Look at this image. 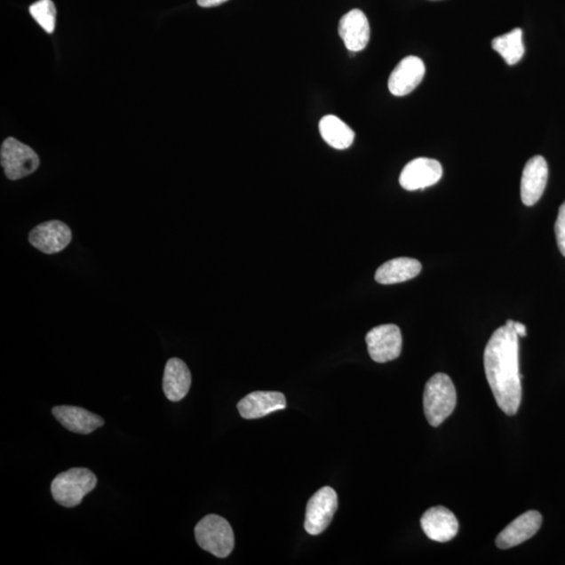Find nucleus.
Instances as JSON below:
<instances>
[{
	"instance_id": "f257e3e1",
	"label": "nucleus",
	"mask_w": 565,
	"mask_h": 565,
	"mask_svg": "<svg viewBox=\"0 0 565 565\" xmlns=\"http://www.w3.org/2000/svg\"><path fill=\"white\" fill-rule=\"evenodd\" d=\"M514 321L493 332L484 352V367L498 408L514 416L520 410L522 388L520 374V343L513 329Z\"/></svg>"
},
{
	"instance_id": "f03ea898",
	"label": "nucleus",
	"mask_w": 565,
	"mask_h": 565,
	"mask_svg": "<svg viewBox=\"0 0 565 565\" xmlns=\"http://www.w3.org/2000/svg\"><path fill=\"white\" fill-rule=\"evenodd\" d=\"M457 391L449 375L434 374L426 382L423 394L424 414L429 424L438 427L455 410Z\"/></svg>"
},
{
	"instance_id": "7ed1b4c3",
	"label": "nucleus",
	"mask_w": 565,
	"mask_h": 565,
	"mask_svg": "<svg viewBox=\"0 0 565 565\" xmlns=\"http://www.w3.org/2000/svg\"><path fill=\"white\" fill-rule=\"evenodd\" d=\"M97 482V476L90 469L72 468L52 481V496L63 507L74 508L96 488Z\"/></svg>"
},
{
	"instance_id": "20e7f679",
	"label": "nucleus",
	"mask_w": 565,
	"mask_h": 565,
	"mask_svg": "<svg viewBox=\"0 0 565 565\" xmlns=\"http://www.w3.org/2000/svg\"><path fill=\"white\" fill-rule=\"evenodd\" d=\"M195 538L202 549L218 558H227L234 550L233 529L219 515L210 514L203 517L195 528Z\"/></svg>"
},
{
	"instance_id": "39448f33",
	"label": "nucleus",
	"mask_w": 565,
	"mask_h": 565,
	"mask_svg": "<svg viewBox=\"0 0 565 565\" xmlns=\"http://www.w3.org/2000/svg\"><path fill=\"white\" fill-rule=\"evenodd\" d=\"M4 174L11 180H19L31 175L39 168L37 153L31 147L14 138L5 139L0 151Z\"/></svg>"
},
{
	"instance_id": "423d86ee",
	"label": "nucleus",
	"mask_w": 565,
	"mask_h": 565,
	"mask_svg": "<svg viewBox=\"0 0 565 565\" xmlns=\"http://www.w3.org/2000/svg\"><path fill=\"white\" fill-rule=\"evenodd\" d=\"M338 508V494L331 487H323L309 499L306 508L305 529L310 535H319L331 523Z\"/></svg>"
},
{
	"instance_id": "0eeeda50",
	"label": "nucleus",
	"mask_w": 565,
	"mask_h": 565,
	"mask_svg": "<svg viewBox=\"0 0 565 565\" xmlns=\"http://www.w3.org/2000/svg\"><path fill=\"white\" fill-rule=\"evenodd\" d=\"M366 341L369 354L375 362L395 361L402 354V334L393 323L373 328L367 334Z\"/></svg>"
},
{
	"instance_id": "6e6552de",
	"label": "nucleus",
	"mask_w": 565,
	"mask_h": 565,
	"mask_svg": "<svg viewBox=\"0 0 565 565\" xmlns=\"http://www.w3.org/2000/svg\"><path fill=\"white\" fill-rule=\"evenodd\" d=\"M442 176L443 168L438 161L419 157L406 164L399 182L404 190L417 191L438 184Z\"/></svg>"
},
{
	"instance_id": "1a4fd4ad",
	"label": "nucleus",
	"mask_w": 565,
	"mask_h": 565,
	"mask_svg": "<svg viewBox=\"0 0 565 565\" xmlns=\"http://www.w3.org/2000/svg\"><path fill=\"white\" fill-rule=\"evenodd\" d=\"M72 238L70 228L66 223L58 220L41 223L28 235L29 243L46 255H54L66 250Z\"/></svg>"
},
{
	"instance_id": "9d476101",
	"label": "nucleus",
	"mask_w": 565,
	"mask_h": 565,
	"mask_svg": "<svg viewBox=\"0 0 565 565\" xmlns=\"http://www.w3.org/2000/svg\"><path fill=\"white\" fill-rule=\"evenodd\" d=\"M547 179H549V167L545 157L537 155L529 160L523 169L521 184L523 204L532 207L539 202L545 190Z\"/></svg>"
},
{
	"instance_id": "9b49d317",
	"label": "nucleus",
	"mask_w": 565,
	"mask_h": 565,
	"mask_svg": "<svg viewBox=\"0 0 565 565\" xmlns=\"http://www.w3.org/2000/svg\"><path fill=\"white\" fill-rule=\"evenodd\" d=\"M543 523V516L537 511H528L518 516L498 534L496 540L500 550H508L532 538Z\"/></svg>"
},
{
	"instance_id": "f8f14e48",
	"label": "nucleus",
	"mask_w": 565,
	"mask_h": 565,
	"mask_svg": "<svg viewBox=\"0 0 565 565\" xmlns=\"http://www.w3.org/2000/svg\"><path fill=\"white\" fill-rule=\"evenodd\" d=\"M426 76V66L420 58L409 56L398 63L388 79V90L396 97L415 91Z\"/></svg>"
},
{
	"instance_id": "ddd939ff",
	"label": "nucleus",
	"mask_w": 565,
	"mask_h": 565,
	"mask_svg": "<svg viewBox=\"0 0 565 565\" xmlns=\"http://www.w3.org/2000/svg\"><path fill=\"white\" fill-rule=\"evenodd\" d=\"M420 522L426 537L437 543H449L458 532L456 515L442 505L428 509L421 517Z\"/></svg>"
},
{
	"instance_id": "4468645a",
	"label": "nucleus",
	"mask_w": 565,
	"mask_h": 565,
	"mask_svg": "<svg viewBox=\"0 0 565 565\" xmlns=\"http://www.w3.org/2000/svg\"><path fill=\"white\" fill-rule=\"evenodd\" d=\"M338 34L350 52L366 49L370 41V23L362 11L354 9L339 20Z\"/></svg>"
},
{
	"instance_id": "2eb2a0df",
	"label": "nucleus",
	"mask_w": 565,
	"mask_h": 565,
	"mask_svg": "<svg viewBox=\"0 0 565 565\" xmlns=\"http://www.w3.org/2000/svg\"><path fill=\"white\" fill-rule=\"evenodd\" d=\"M244 419H259L286 408V398L279 392H254L249 394L237 405Z\"/></svg>"
},
{
	"instance_id": "dca6fc26",
	"label": "nucleus",
	"mask_w": 565,
	"mask_h": 565,
	"mask_svg": "<svg viewBox=\"0 0 565 565\" xmlns=\"http://www.w3.org/2000/svg\"><path fill=\"white\" fill-rule=\"evenodd\" d=\"M52 415L63 427L75 434H92L104 426L102 417L91 413L78 406L61 405L52 409Z\"/></svg>"
},
{
	"instance_id": "f3484780",
	"label": "nucleus",
	"mask_w": 565,
	"mask_h": 565,
	"mask_svg": "<svg viewBox=\"0 0 565 565\" xmlns=\"http://www.w3.org/2000/svg\"><path fill=\"white\" fill-rule=\"evenodd\" d=\"M192 376L187 364L179 358L169 359L164 369L163 390L172 402H179L190 391Z\"/></svg>"
},
{
	"instance_id": "a211bd4d",
	"label": "nucleus",
	"mask_w": 565,
	"mask_h": 565,
	"mask_svg": "<svg viewBox=\"0 0 565 565\" xmlns=\"http://www.w3.org/2000/svg\"><path fill=\"white\" fill-rule=\"evenodd\" d=\"M422 264L413 258H396L382 264L377 269L375 280L382 285L398 284L416 278L421 273Z\"/></svg>"
},
{
	"instance_id": "6ab92c4d",
	"label": "nucleus",
	"mask_w": 565,
	"mask_h": 565,
	"mask_svg": "<svg viewBox=\"0 0 565 565\" xmlns=\"http://www.w3.org/2000/svg\"><path fill=\"white\" fill-rule=\"evenodd\" d=\"M320 133L332 148L348 149L355 139V133L346 123L335 115L323 116L320 122Z\"/></svg>"
},
{
	"instance_id": "aec40b11",
	"label": "nucleus",
	"mask_w": 565,
	"mask_h": 565,
	"mask_svg": "<svg viewBox=\"0 0 565 565\" xmlns=\"http://www.w3.org/2000/svg\"><path fill=\"white\" fill-rule=\"evenodd\" d=\"M492 49L497 52L509 66H514L525 55L521 29L514 28L513 31L493 39Z\"/></svg>"
},
{
	"instance_id": "412c9836",
	"label": "nucleus",
	"mask_w": 565,
	"mask_h": 565,
	"mask_svg": "<svg viewBox=\"0 0 565 565\" xmlns=\"http://www.w3.org/2000/svg\"><path fill=\"white\" fill-rule=\"evenodd\" d=\"M29 13L46 33H54L57 11L52 0H39L29 7Z\"/></svg>"
},
{
	"instance_id": "4be33fe9",
	"label": "nucleus",
	"mask_w": 565,
	"mask_h": 565,
	"mask_svg": "<svg viewBox=\"0 0 565 565\" xmlns=\"http://www.w3.org/2000/svg\"><path fill=\"white\" fill-rule=\"evenodd\" d=\"M555 235L559 251L565 257V202L559 208L557 220L555 222Z\"/></svg>"
},
{
	"instance_id": "5701e85b",
	"label": "nucleus",
	"mask_w": 565,
	"mask_h": 565,
	"mask_svg": "<svg viewBox=\"0 0 565 565\" xmlns=\"http://www.w3.org/2000/svg\"><path fill=\"white\" fill-rule=\"evenodd\" d=\"M228 2V0H197V4L203 8H213L218 7L222 4Z\"/></svg>"
},
{
	"instance_id": "b1692460",
	"label": "nucleus",
	"mask_w": 565,
	"mask_h": 565,
	"mask_svg": "<svg viewBox=\"0 0 565 565\" xmlns=\"http://www.w3.org/2000/svg\"><path fill=\"white\" fill-rule=\"evenodd\" d=\"M513 329L514 331L516 332V334L518 335V338H525L527 335V327L525 325H523V323L521 322H513Z\"/></svg>"
}]
</instances>
